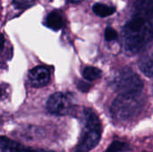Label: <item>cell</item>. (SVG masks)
<instances>
[{"label": "cell", "instance_id": "12", "mask_svg": "<svg viewBox=\"0 0 153 152\" xmlns=\"http://www.w3.org/2000/svg\"><path fill=\"white\" fill-rule=\"evenodd\" d=\"M128 149H129V147H128V145L126 143L116 141V142H113L109 145V147L106 150L105 152H120L126 151Z\"/></svg>", "mask_w": 153, "mask_h": 152}, {"label": "cell", "instance_id": "4", "mask_svg": "<svg viewBox=\"0 0 153 152\" xmlns=\"http://www.w3.org/2000/svg\"><path fill=\"white\" fill-rule=\"evenodd\" d=\"M109 85L120 94L142 92L143 83L141 78L130 68H122L116 71L109 81Z\"/></svg>", "mask_w": 153, "mask_h": 152}, {"label": "cell", "instance_id": "6", "mask_svg": "<svg viewBox=\"0 0 153 152\" xmlns=\"http://www.w3.org/2000/svg\"><path fill=\"white\" fill-rule=\"evenodd\" d=\"M50 81V73L44 66H36L29 73V82L31 86L40 88L46 86Z\"/></svg>", "mask_w": 153, "mask_h": 152}, {"label": "cell", "instance_id": "10", "mask_svg": "<svg viewBox=\"0 0 153 152\" xmlns=\"http://www.w3.org/2000/svg\"><path fill=\"white\" fill-rule=\"evenodd\" d=\"M92 11L96 15L104 18L113 14L116 12V8L103 3H96L92 6Z\"/></svg>", "mask_w": 153, "mask_h": 152}, {"label": "cell", "instance_id": "7", "mask_svg": "<svg viewBox=\"0 0 153 152\" xmlns=\"http://www.w3.org/2000/svg\"><path fill=\"white\" fill-rule=\"evenodd\" d=\"M1 145V151L2 152H53L44 150H38V149H31L26 148L21 145L18 142H15L4 136L1 137L0 140Z\"/></svg>", "mask_w": 153, "mask_h": 152}, {"label": "cell", "instance_id": "9", "mask_svg": "<svg viewBox=\"0 0 153 152\" xmlns=\"http://www.w3.org/2000/svg\"><path fill=\"white\" fill-rule=\"evenodd\" d=\"M139 68L147 77H153V53L148 54L139 61Z\"/></svg>", "mask_w": 153, "mask_h": 152}, {"label": "cell", "instance_id": "2", "mask_svg": "<svg viewBox=\"0 0 153 152\" xmlns=\"http://www.w3.org/2000/svg\"><path fill=\"white\" fill-rule=\"evenodd\" d=\"M101 136L100 122L94 112L86 108L82 113V129L75 152H89L97 146Z\"/></svg>", "mask_w": 153, "mask_h": 152}, {"label": "cell", "instance_id": "3", "mask_svg": "<svg viewBox=\"0 0 153 152\" xmlns=\"http://www.w3.org/2000/svg\"><path fill=\"white\" fill-rule=\"evenodd\" d=\"M143 104L144 99L142 92L120 94L111 105V114L117 120H128L141 112Z\"/></svg>", "mask_w": 153, "mask_h": 152}, {"label": "cell", "instance_id": "5", "mask_svg": "<svg viewBox=\"0 0 153 152\" xmlns=\"http://www.w3.org/2000/svg\"><path fill=\"white\" fill-rule=\"evenodd\" d=\"M47 108L51 114L63 116L67 114L71 110L72 100L66 94L56 92L50 96L48 99Z\"/></svg>", "mask_w": 153, "mask_h": 152}, {"label": "cell", "instance_id": "16", "mask_svg": "<svg viewBox=\"0 0 153 152\" xmlns=\"http://www.w3.org/2000/svg\"><path fill=\"white\" fill-rule=\"evenodd\" d=\"M68 2H70V3H79V2H82V0H67Z\"/></svg>", "mask_w": 153, "mask_h": 152}, {"label": "cell", "instance_id": "14", "mask_svg": "<svg viewBox=\"0 0 153 152\" xmlns=\"http://www.w3.org/2000/svg\"><path fill=\"white\" fill-rule=\"evenodd\" d=\"M105 39L107 41H112L117 39V32L111 27H108L105 30Z\"/></svg>", "mask_w": 153, "mask_h": 152}, {"label": "cell", "instance_id": "8", "mask_svg": "<svg viewBox=\"0 0 153 152\" xmlns=\"http://www.w3.org/2000/svg\"><path fill=\"white\" fill-rule=\"evenodd\" d=\"M45 24L47 27L50 28L53 30H58L64 25L63 17L61 16V14L58 12L53 11L48 14V16L46 18Z\"/></svg>", "mask_w": 153, "mask_h": 152}, {"label": "cell", "instance_id": "13", "mask_svg": "<svg viewBox=\"0 0 153 152\" xmlns=\"http://www.w3.org/2000/svg\"><path fill=\"white\" fill-rule=\"evenodd\" d=\"M13 5L18 9H27L34 5L35 0H13Z\"/></svg>", "mask_w": 153, "mask_h": 152}, {"label": "cell", "instance_id": "1", "mask_svg": "<svg viewBox=\"0 0 153 152\" xmlns=\"http://www.w3.org/2000/svg\"><path fill=\"white\" fill-rule=\"evenodd\" d=\"M153 40V0H139L130 21L124 28L126 51L137 53Z\"/></svg>", "mask_w": 153, "mask_h": 152}, {"label": "cell", "instance_id": "11", "mask_svg": "<svg viewBox=\"0 0 153 152\" xmlns=\"http://www.w3.org/2000/svg\"><path fill=\"white\" fill-rule=\"evenodd\" d=\"M101 76V71L93 66H87L83 70V77L88 81L99 79Z\"/></svg>", "mask_w": 153, "mask_h": 152}, {"label": "cell", "instance_id": "15", "mask_svg": "<svg viewBox=\"0 0 153 152\" xmlns=\"http://www.w3.org/2000/svg\"><path fill=\"white\" fill-rule=\"evenodd\" d=\"M89 87H90V85L87 84L86 82H80L79 84H78V88L81 89L82 91H87L88 89H89Z\"/></svg>", "mask_w": 153, "mask_h": 152}]
</instances>
